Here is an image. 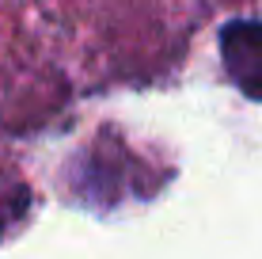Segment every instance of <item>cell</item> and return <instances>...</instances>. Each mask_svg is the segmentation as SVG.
Returning a JSON list of instances; mask_svg holds the SVG:
<instances>
[{
	"label": "cell",
	"mask_w": 262,
	"mask_h": 259,
	"mask_svg": "<svg viewBox=\"0 0 262 259\" xmlns=\"http://www.w3.org/2000/svg\"><path fill=\"white\" fill-rule=\"evenodd\" d=\"M221 61L232 84L262 103V19H228L221 27Z\"/></svg>",
	"instance_id": "6da1fadb"
},
{
	"label": "cell",
	"mask_w": 262,
	"mask_h": 259,
	"mask_svg": "<svg viewBox=\"0 0 262 259\" xmlns=\"http://www.w3.org/2000/svg\"><path fill=\"white\" fill-rule=\"evenodd\" d=\"M0 233H4V221H0Z\"/></svg>",
	"instance_id": "7a4b0ae2"
}]
</instances>
